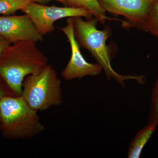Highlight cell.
<instances>
[{
    "instance_id": "obj_1",
    "label": "cell",
    "mask_w": 158,
    "mask_h": 158,
    "mask_svg": "<svg viewBox=\"0 0 158 158\" xmlns=\"http://www.w3.org/2000/svg\"><path fill=\"white\" fill-rule=\"evenodd\" d=\"M36 43L27 40L11 44L0 56V77L15 96H21L26 77L40 73L47 65V58Z\"/></svg>"
},
{
    "instance_id": "obj_2",
    "label": "cell",
    "mask_w": 158,
    "mask_h": 158,
    "mask_svg": "<svg viewBox=\"0 0 158 158\" xmlns=\"http://www.w3.org/2000/svg\"><path fill=\"white\" fill-rule=\"evenodd\" d=\"M74 34L80 47L86 49L102 66L108 81L114 80L123 88L125 87V81L135 80L139 84H144V76L122 75L114 70L111 65V55L107 40L111 34V30L106 27L100 31L96 28L98 20L96 18L82 19L81 16L72 17Z\"/></svg>"
},
{
    "instance_id": "obj_3",
    "label": "cell",
    "mask_w": 158,
    "mask_h": 158,
    "mask_svg": "<svg viewBox=\"0 0 158 158\" xmlns=\"http://www.w3.org/2000/svg\"><path fill=\"white\" fill-rule=\"evenodd\" d=\"M45 129L35 111L22 96H7L0 102V131L4 138H32Z\"/></svg>"
},
{
    "instance_id": "obj_4",
    "label": "cell",
    "mask_w": 158,
    "mask_h": 158,
    "mask_svg": "<svg viewBox=\"0 0 158 158\" xmlns=\"http://www.w3.org/2000/svg\"><path fill=\"white\" fill-rule=\"evenodd\" d=\"M21 96L37 112L61 105L63 100L61 81L54 67L48 64L40 73L26 77Z\"/></svg>"
},
{
    "instance_id": "obj_5",
    "label": "cell",
    "mask_w": 158,
    "mask_h": 158,
    "mask_svg": "<svg viewBox=\"0 0 158 158\" xmlns=\"http://www.w3.org/2000/svg\"><path fill=\"white\" fill-rule=\"evenodd\" d=\"M27 15L42 36L51 34L55 30L56 21L75 16L92 18V15L82 7H60L41 5L31 2L21 10Z\"/></svg>"
},
{
    "instance_id": "obj_6",
    "label": "cell",
    "mask_w": 158,
    "mask_h": 158,
    "mask_svg": "<svg viewBox=\"0 0 158 158\" xmlns=\"http://www.w3.org/2000/svg\"><path fill=\"white\" fill-rule=\"evenodd\" d=\"M66 22V26L60 29L65 34L70 43L71 56L66 67L62 70L61 76L64 80L71 81L99 74L102 70V66L98 63H89L82 56L80 46L75 37L72 17H69Z\"/></svg>"
},
{
    "instance_id": "obj_7",
    "label": "cell",
    "mask_w": 158,
    "mask_h": 158,
    "mask_svg": "<svg viewBox=\"0 0 158 158\" xmlns=\"http://www.w3.org/2000/svg\"><path fill=\"white\" fill-rule=\"evenodd\" d=\"M105 11L122 15L124 27L140 29L147 18L154 0H98Z\"/></svg>"
},
{
    "instance_id": "obj_8",
    "label": "cell",
    "mask_w": 158,
    "mask_h": 158,
    "mask_svg": "<svg viewBox=\"0 0 158 158\" xmlns=\"http://www.w3.org/2000/svg\"><path fill=\"white\" fill-rule=\"evenodd\" d=\"M0 35L14 44L31 40L34 42L43 40L27 15H0Z\"/></svg>"
},
{
    "instance_id": "obj_9",
    "label": "cell",
    "mask_w": 158,
    "mask_h": 158,
    "mask_svg": "<svg viewBox=\"0 0 158 158\" xmlns=\"http://www.w3.org/2000/svg\"><path fill=\"white\" fill-rule=\"evenodd\" d=\"M158 125L157 122L149 123L136 134L129 145L128 158L140 157L143 148L151 138Z\"/></svg>"
},
{
    "instance_id": "obj_10",
    "label": "cell",
    "mask_w": 158,
    "mask_h": 158,
    "mask_svg": "<svg viewBox=\"0 0 158 158\" xmlns=\"http://www.w3.org/2000/svg\"><path fill=\"white\" fill-rule=\"evenodd\" d=\"M66 2L72 7L84 8L102 23L106 20L114 19L106 15V11L98 0H66Z\"/></svg>"
},
{
    "instance_id": "obj_11",
    "label": "cell",
    "mask_w": 158,
    "mask_h": 158,
    "mask_svg": "<svg viewBox=\"0 0 158 158\" xmlns=\"http://www.w3.org/2000/svg\"><path fill=\"white\" fill-rule=\"evenodd\" d=\"M140 29L150 33L158 39V1L154 0L147 18Z\"/></svg>"
},
{
    "instance_id": "obj_12",
    "label": "cell",
    "mask_w": 158,
    "mask_h": 158,
    "mask_svg": "<svg viewBox=\"0 0 158 158\" xmlns=\"http://www.w3.org/2000/svg\"><path fill=\"white\" fill-rule=\"evenodd\" d=\"M31 2H34V0H0V14L4 15L14 14Z\"/></svg>"
},
{
    "instance_id": "obj_13",
    "label": "cell",
    "mask_w": 158,
    "mask_h": 158,
    "mask_svg": "<svg viewBox=\"0 0 158 158\" xmlns=\"http://www.w3.org/2000/svg\"><path fill=\"white\" fill-rule=\"evenodd\" d=\"M154 121L157 122L158 123V77L152 94L148 123Z\"/></svg>"
},
{
    "instance_id": "obj_14",
    "label": "cell",
    "mask_w": 158,
    "mask_h": 158,
    "mask_svg": "<svg viewBox=\"0 0 158 158\" xmlns=\"http://www.w3.org/2000/svg\"><path fill=\"white\" fill-rule=\"evenodd\" d=\"M7 96H15L4 80L0 77V102Z\"/></svg>"
},
{
    "instance_id": "obj_15",
    "label": "cell",
    "mask_w": 158,
    "mask_h": 158,
    "mask_svg": "<svg viewBox=\"0 0 158 158\" xmlns=\"http://www.w3.org/2000/svg\"><path fill=\"white\" fill-rule=\"evenodd\" d=\"M11 44L12 43L11 41L0 35V56L4 50Z\"/></svg>"
},
{
    "instance_id": "obj_16",
    "label": "cell",
    "mask_w": 158,
    "mask_h": 158,
    "mask_svg": "<svg viewBox=\"0 0 158 158\" xmlns=\"http://www.w3.org/2000/svg\"><path fill=\"white\" fill-rule=\"evenodd\" d=\"M34 2H35L38 3H42L46 2H48L50 1H57V2H60L62 3H66V0H34Z\"/></svg>"
},
{
    "instance_id": "obj_17",
    "label": "cell",
    "mask_w": 158,
    "mask_h": 158,
    "mask_svg": "<svg viewBox=\"0 0 158 158\" xmlns=\"http://www.w3.org/2000/svg\"><path fill=\"white\" fill-rule=\"evenodd\" d=\"M157 1H158V0H157Z\"/></svg>"
}]
</instances>
